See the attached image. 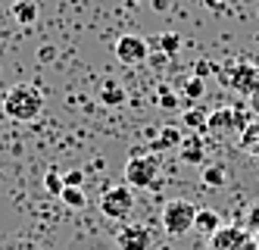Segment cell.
Listing matches in <instances>:
<instances>
[{"mask_svg": "<svg viewBox=\"0 0 259 250\" xmlns=\"http://www.w3.org/2000/svg\"><path fill=\"white\" fill-rule=\"evenodd\" d=\"M159 47H162L165 56H175V53L181 50V38H178L175 31H165V34H159Z\"/></svg>", "mask_w": 259, "mask_h": 250, "instance_id": "cell-19", "label": "cell"}, {"mask_svg": "<svg viewBox=\"0 0 259 250\" xmlns=\"http://www.w3.org/2000/svg\"><path fill=\"white\" fill-rule=\"evenodd\" d=\"M60 200H63L69 209H81V206L88 203V197H84V191H81V188H63Z\"/></svg>", "mask_w": 259, "mask_h": 250, "instance_id": "cell-16", "label": "cell"}, {"mask_svg": "<svg viewBox=\"0 0 259 250\" xmlns=\"http://www.w3.org/2000/svg\"><path fill=\"white\" fill-rule=\"evenodd\" d=\"M209 72L219 75V66H212L209 60H197V63H194V75H197V79H206Z\"/></svg>", "mask_w": 259, "mask_h": 250, "instance_id": "cell-22", "label": "cell"}, {"mask_svg": "<svg viewBox=\"0 0 259 250\" xmlns=\"http://www.w3.org/2000/svg\"><path fill=\"white\" fill-rule=\"evenodd\" d=\"M132 209H135V191L128 188V185H113V188L103 191V197H100V213H103L106 219H113V222H128Z\"/></svg>", "mask_w": 259, "mask_h": 250, "instance_id": "cell-4", "label": "cell"}, {"mask_svg": "<svg viewBox=\"0 0 259 250\" xmlns=\"http://www.w3.org/2000/svg\"><path fill=\"white\" fill-rule=\"evenodd\" d=\"M150 244H153V235L141 222H122L116 228V247L119 250H150Z\"/></svg>", "mask_w": 259, "mask_h": 250, "instance_id": "cell-7", "label": "cell"}, {"mask_svg": "<svg viewBox=\"0 0 259 250\" xmlns=\"http://www.w3.org/2000/svg\"><path fill=\"white\" fill-rule=\"evenodd\" d=\"M219 85L240 94V97H250L259 88V66H253L250 60H231L219 66Z\"/></svg>", "mask_w": 259, "mask_h": 250, "instance_id": "cell-2", "label": "cell"}, {"mask_svg": "<svg viewBox=\"0 0 259 250\" xmlns=\"http://www.w3.org/2000/svg\"><path fill=\"white\" fill-rule=\"evenodd\" d=\"M63 188H66L63 175H60L57 169H47V175H44V191H47V194H53V197H60Z\"/></svg>", "mask_w": 259, "mask_h": 250, "instance_id": "cell-18", "label": "cell"}, {"mask_svg": "<svg viewBox=\"0 0 259 250\" xmlns=\"http://www.w3.org/2000/svg\"><path fill=\"white\" fill-rule=\"evenodd\" d=\"M240 144H244L247 153L259 157V122H253V125H247L244 131H240Z\"/></svg>", "mask_w": 259, "mask_h": 250, "instance_id": "cell-14", "label": "cell"}, {"mask_svg": "<svg viewBox=\"0 0 259 250\" xmlns=\"http://www.w3.org/2000/svg\"><path fill=\"white\" fill-rule=\"evenodd\" d=\"M203 185L206 188H222L225 185V166H203Z\"/></svg>", "mask_w": 259, "mask_h": 250, "instance_id": "cell-15", "label": "cell"}, {"mask_svg": "<svg viewBox=\"0 0 259 250\" xmlns=\"http://www.w3.org/2000/svg\"><path fill=\"white\" fill-rule=\"evenodd\" d=\"M44 110V94L34 85H13L4 97V113L13 122H34Z\"/></svg>", "mask_w": 259, "mask_h": 250, "instance_id": "cell-1", "label": "cell"}, {"mask_svg": "<svg viewBox=\"0 0 259 250\" xmlns=\"http://www.w3.org/2000/svg\"><path fill=\"white\" fill-rule=\"evenodd\" d=\"M141 4V0H125V7H138Z\"/></svg>", "mask_w": 259, "mask_h": 250, "instance_id": "cell-27", "label": "cell"}, {"mask_svg": "<svg viewBox=\"0 0 259 250\" xmlns=\"http://www.w3.org/2000/svg\"><path fill=\"white\" fill-rule=\"evenodd\" d=\"M41 60H53V47H44L41 50Z\"/></svg>", "mask_w": 259, "mask_h": 250, "instance_id": "cell-26", "label": "cell"}, {"mask_svg": "<svg viewBox=\"0 0 259 250\" xmlns=\"http://www.w3.org/2000/svg\"><path fill=\"white\" fill-rule=\"evenodd\" d=\"M178 157L184 160V163H191V166H200L203 160H206V150H203V138L197 131H191L188 138L181 141V147H178Z\"/></svg>", "mask_w": 259, "mask_h": 250, "instance_id": "cell-9", "label": "cell"}, {"mask_svg": "<svg viewBox=\"0 0 259 250\" xmlns=\"http://www.w3.org/2000/svg\"><path fill=\"white\" fill-rule=\"evenodd\" d=\"M194 219H197V206L191 200H169L162 206V228L169 235H188L191 228H194Z\"/></svg>", "mask_w": 259, "mask_h": 250, "instance_id": "cell-5", "label": "cell"}, {"mask_svg": "<svg viewBox=\"0 0 259 250\" xmlns=\"http://www.w3.org/2000/svg\"><path fill=\"white\" fill-rule=\"evenodd\" d=\"M247 106H250V113H253V116H259V88L250 94V97H247Z\"/></svg>", "mask_w": 259, "mask_h": 250, "instance_id": "cell-24", "label": "cell"}, {"mask_svg": "<svg viewBox=\"0 0 259 250\" xmlns=\"http://www.w3.org/2000/svg\"><path fill=\"white\" fill-rule=\"evenodd\" d=\"M209 241H212V250H237L247 241V232H240L237 225H222Z\"/></svg>", "mask_w": 259, "mask_h": 250, "instance_id": "cell-8", "label": "cell"}, {"mask_svg": "<svg viewBox=\"0 0 259 250\" xmlns=\"http://www.w3.org/2000/svg\"><path fill=\"white\" fill-rule=\"evenodd\" d=\"M203 7H209V10H222V0H203Z\"/></svg>", "mask_w": 259, "mask_h": 250, "instance_id": "cell-25", "label": "cell"}, {"mask_svg": "<svg viewBox=\"0 0 259 250\" xmlns=\"http://www.w3.org/2000/svg\"><path fill=\"white\" fill-rule=\"evenodd\" d=\"M159 172H162V160L156 153H132L125 163V185L128 188H156L159 182Z\"/></svg>", "mask_w": 259, "mask_h": 250, "instance_id": "cell-3", "label": "cell"}, {"mask_svg": "<svg viewBox=\"0 0 259 250\" xmlns=\"http://www.w3.org/2000/svg\"><path fill=\"white\" fill-rule=\"evenodd\" d=\"M122 100H125V94H122L119 85H106L103 88V103H122Z\"/></svg>", "mask_w": 259, "mask_h": 250, "instance_id": "cell-21", "label": "cell"}, {"mask_svg": "<svg viewBox=\"0 0 259 250\" xmlns=\"http://www.w3.org/2000/svg\"><path fill=\"white\" fill-rule=\"evenodd\" d=\"M113 50H116V60L122 66H138V63L150 60V44H147L141 34H122Z\"/></svg>", "mask_w": 259, "mask_h": 250, "instance_id": "cell-6", "label": "cell"}, {"mask_svg": "<svg viewBox=\"0 0 259 250\" xmlns=\"http://www.w3.org/2000/svg\"><path fill=\"white\" fill-rule=\"evenodd\" d=\"M206 122H209V113H206V110H200V106H194V110L184 113V125H188L191 131H197V134L206 128Z\"/></svg>", "mask_w": 259, "mask_h": 250, "instance_id": "cell-13", "label": "cell"}, {"mask_svg": "<svg viewBox=\"0 0 259 250\" xmlns=\"http://www.w3.org/2000/svg\"><path fill=\"white\" fill-rule=\"evenodd\" d=\"M181 141H184V134H181L175 125H165V128H162V134L150 144V150H178V147H181Z\"/></svg>", "mask_w": 259, "mask_h": 250, "instance_id": "cell-11", "label": "cell"}, {"mask_svg": "<svg viewBox=\"0 0 259 250\" xmlns=\"http://www.w3.org/2000/svg\"><path fill=\"white\" fill-rule=\"evenodd\" d=\"M222 225H225V222H222V216L215 213V209H197V219H194V228H197L200 235H206V238H212V235L219 232Z\"/></svg>", "mask_w": 259, "mask_h": 250, "instance_id": "cell-10", "label": "cell"}, {"mask_svg": "<svg viewBox=\"0 0 259 250\" xmlns=\"http://www.w3.org/2000/svg\"><path fill=\"white\" fill-rule=\"evenodd\" d=\"M63 182H66V188H81L84 185V172L81 169H69L63 175Z\"/></svg>", "mask_w": 259, "mask_h": 250, "instance_id": "cell-23", "label": "cell"}, {"mask_svg": "<svg viewBox=\"0 0 259 250\" xmlns=\"http://www.w3.org/2000/svg\"><path fill=\"white\" fill-rule=\"evenodd\" d=\"M13 16H16V22L31 25L34 19H38V0H16V4H13Z\"/></svg>", "mask_w": 259, "mask_h": 250, "instance_id": "cell-12", "label": "cell"}, {"mask_svg": "<svg viewBox=\"0 0 259 250\" xmlns=\"http://www.w3.org/2000/svg\"><path fill=\"white\" fill-rule=\"evenodd\" d=\"M156 103H159L162 110H178V97H175V91H169V88H159V94H156Z\"/></svg>", "mask_w": 259, "mask_h": 250, "instance_id": "cell-20", "label": "cell"}, {"mask_svg": "<svg viewBox=\"0 0 259 250\" xmlns=\"http://www.w3.org/2000/svg\"><path fill=\"white\" fill-rule=\"evenodd\" d=\"M203 91H206V82L197 79V75H191V79L184 82V100H188V103L200 100V97H203Z\"/></svg>", "mask_w": 259, "mask_h": 250, "instance_id": "cell-17", "label": "cell"}]
</instances>
